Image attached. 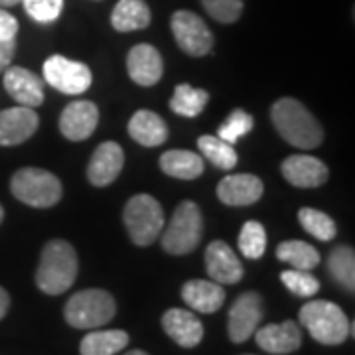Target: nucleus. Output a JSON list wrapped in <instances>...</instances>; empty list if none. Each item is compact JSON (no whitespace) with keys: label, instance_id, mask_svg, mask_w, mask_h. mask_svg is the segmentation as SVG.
Wrapping results in <instances>:
<instances>
[{"label":"nucleus","instance_id":"1","mask_svg":"<svg viewBox=\"0 0 355 355\" xmlns=\"http://www.w3.org/2000/svg\"><path fill=\"white\" fill-rule=\"evenodd\" d=\"M270 119L280 137L292 146L312 150L324 140V130L316 116L292 97H282L275 103L270 109Z\"/></svg>","mask_w":355,"mask_h":355},{"label":"nucleus","instance_id":"2","mask_svg":"<svg viewBox=\"0 0 355 355\" xmlns=\"http://www.w3.org/2000/svg\"><path fill=\"white\" fill-rule=\"evenodd\" d=\"M77 254L76 249L67 241L53 239L50 241L40 257L36 270V284L42 292L58 296L73 286L77 279Z\"/></svg>","mask_w":355,"mask_h":355},{"label":"nucleus","instance_id":"3","mask_svg":"<svg viewBox=\"0 0 355 355\" xmlns=\"http://www.w3.org/2000/svg\"><path fill=\"white\" fill-rule=\"evenodd\" d=\"M300 324L316 342L324 345H340L349 336V322L343 310L328 300H312L300 308Z\"/></svg>","mask_w":355,"mask_h":355},{"label":"nucleus","instance_id":"4","mask_svg":"<svg viewBox=\"0 0 355 355\" xmlns=\"http://www.w3.org/2000/svg\"><path fill=\"white\" fill-rule=\"evenodd\" d=\"M114 298L109 292L101 288H87L76 292L67 300L64 316L65 322L77 330H95L109 324L114 318Z\"/></svg>","mask_w":355,"mask_h":355},{"label":"nucleus","instance_id":"5","mask_svg":"<svg viewBox=\"0 0 355 355\" xmlns=\"http://www.w3.org/2000/svg\"><path fill=\"white\" fill-rule=\"evenodd\" d=\"M203 217L200 205L182 202L176 207L162 235V247L170 254H188L198 249L202 241Z\"/></svg>","mask_w":355,"mask_h":355},{"label":"nucleus","instance_id":"6","mask_svg":"<svg viewBox=\"0 0 355 355\" xmlns=\"http://www.w3.org/2000/svg\"><path fill=\"white\" fill-rule=\"evenodd\" d=\"M125 225L135 245L148 247L153 245L164 229V211L162 205L148 193L132 196L125 205Z\"/></svg>","mask_w":355,"mask_h":355},{"label":"nucleus","instance_id":"7","mask_svg":"<svg viewBox=\"0 0 355 355\" xmlns=\"http://www.w3.org/2000/svg\"><path fill=\"white\" fill-rule=\"evenodd\" d=\"M16 200L32 207H51L62 200V182L42 168H22L10 180Z\"/></svg>","mask_w":355,"mask_h":355},{"label":"nucleus","instance_id":"8","mask_svg":"<svg viewBox=\"0 0 355 355\" xmlns=\"http://www.w3.org/2000/svg\"><path fill=\"white\" fill-rule=\"evenodd\" d=\"M44 79L53 89L65 95H81L91 87V69L81 62L67 60L64 55H51L44 64Z\"/></svg>","mask_w":355,"mask_h":355},{"label":"nucleus","instance_id":"9","mask_svg":"<svg viewBox=\"0 0 355 355\" xmlns=\"http://www.w3.org/2000/svg\"><path fill=\"white\" fill-rule=\"evenodd\" d=\"M170 26L180 50L186 51L188 55L202 58L214 48V36L198 14L190 10H178L172 16Z\"/></svg>","mask_w":355,"mask_h":355},{"label":"nucleus","instance_id":"10","mask_svg":"<svg viewBox=\"0 0 355 355\" xmlns=\"http://www.w3.org/2000/svg\"><path fill=\"white\" fill-rule=\"evenodd\" d=\"M263 298L257 292H243L229 310L227 331L233 343L247 342L263 320Z\"/></svg>","mask_w":355,"mask_h":355},{"label":"nucleus","instance_id":"11","mask_svg":"<svg viewBox=\"0 0 355 355\" xmlns=\"http://www.w3.org/2000/svg\"><path fill=\"white\" fill-rule=\"evenodd\" d=\"M205 270L217 284H237L243 279V265L225 241H211L205 249Z\"/></svg>","mask_w":355,"mask_h":355},{"label":"nucleus","instance_id":"12","mask_svg":"<svg viewBox=\"0 0 355 355\" xmlns=\"http://www.w3.org/2000/svg\"><path fill=\"white\" fill-rule=\"evenodd\" d=\"M282 176L286 182L296 188H318L328 182V166L320 158L308 156V154H294L288 156L280 166Z\"/></svg>","mask_w":355,"mask_h":355},{"label":"nucleus","instance_id":"13","mask_svg":"<svg viewBox=\"0 0 355 355\" xmlns=\"http://www.w3.org/2000/svg\"><path fill=\"white\" fill-rule=\"evenodd\" d=\"M265 186L261 178L253 174H229L217 184V198L219 202L231 207H245L253 205L261 200Z\"/></svg>","mask_w":355,"mask_h":355},{"label":"nucleus","instance_id":"14","mask_svg":"<svg viewBox=\"0 0 355 355\" xmlns=\"http://www.w3.org/2000/svg\"><path fill=\"white\" fill-rule=\"evenodd\" d=\"M40 119L30 107H12L0 113V146L22 144L38 130Z\"/></svg>","mask_w":355,"mask_h":355},{"label":"nucleus","instance_id":"15","mask_svg":"<svg viewBox=\"0 0 355 355\" xmlns=\"http://www.w3.org/2000/svg\"><path fill=\"white\" fill-rule=\"evenodd\" d=\"M4 89L22 107L34 109L44 103V81L20 65L4 69Z\"/></svg>","mask_w":355,"mask_h":355},{"label":"nucleus","instance_id":"16","mask_svg":"<svg viewBox=\"0 0 355 355\" xmlns=\"http://www.w3.org/2000/svg\"><path fill=\"white\" fill-rule=\"evenodd\" d=\"M125 166V153L119 142H101L91 156L87 178L93 186H109L119 178Z\"/></svg>","mask_w":355,"mask_h":355},{"label":"nucleus","instance_id":"17","mask_svg":"<svg viewBox=\"0 0 355 355\" xmlns=\"http://www.w3.org/2000/svg\"><path fill=\"white\" fill-rule=\"evenodd\" d=\"M127 69L130 79L137 85L150 87L154 83H158L162 73H164L162 55L150 44H139L128 51Z\"/></svg>","mask_w":355,"mask_h":355},{"label":"nucleus","instance_id":"18","mask_svg":"<svg viewBox=\"0 0 355 355\" xmlns=\"http://www.w3.org/2000/svg\"><path fill=\"white\" fill-rule=\"evenodd\" d=\"M99 123V109L91 101L69 103L60 116V130L65 139L85 140L93 135Z\"/></svg>","mask_w":355,"mask_h":355},{"label":"nucleus","instance_id":"19","mask_svg":"<svg viewBox=\"0 0 355 355\" xmlns=\"http://www.w3.org/2000/svg\"><path fill=\"white\" fill-rule=\"evenodd\" d=\"M253 336L261 349L275 355L292 354L302 345V331L292 320H286L282 324H268L261 330L257 328Z\"/></svg>","mask_w":355,"mask_h":355},{"label":"nucleus","instance_id":"20","mask_svg":"<svg viewBox=\"0 0 355 355\" xmlns=\"http://www.w3.org/2000/svg\"><path fill=\"white\" fill-rule=\"evenodd\" d=\"M162 328L170 336V340H174L180 347L191 349L203 340L202 322L190 310L170 308L162 316Z\"/></svg>","mask_w":355,"mask_h":355},{"label":"nucleus","instance_id":"21","mask_svg":"<svg viewBox=\"0 0 355 355\" xmlns=\"http://www.w3.org/2000/svg\"><path fill=\"white\" fill-rule=\"evenodd\" d=\"M182 298L191 310L202 314H214L225 302L223 284L214 280H188L182 286Z\"/></svg>","mask_w":355,"mask_h":355},{"label":"nucleus","instance_id":"22","mask_svg":"<svg viewBox=\"0 0 355 355\" xmlns=\"http://www.w3.org/2000/svg\"><path fill=\"white\" fill-rule=\"evenodd\" d=\"M128 135L142 146H160L168 140V127L164 119L153 111H137L128 123Z\"/></svg>","mask_w":355,"mask_h":355},{"label":"nucleus","instance_id":"23","mask_svg":"<svg viewBox=\"0 0 355 355\" xmlns=\"http://www.w3.org/2000/svg\"><path fill=\"white\" fill-rule=\"evenodd\" d=\"M116 32H135L150 24V8L144 0H119L111 14Z\"/></svg>","mask_w":355,"mask_h":355},{"label":"nucleus","instance_id":"24","mask_svg":"<svg viewBox=\"0 0 355 355\" xmlns=\"http://www.w3.org/2000/svg\"><path fill=\"white\" fill-rule=\"evenodd\" d=\"M160 168L164 174L178 180H196L202 176L203 158L190 150H168L160 156Z\"/></svg>","mask_w":355,"mask_h":355},{"label":"nucleus","instance_id":"25","mask_svg":"<svg viewBox=\"0 0 355 355\" xmlns=\"http://www.w3.org/2000/svg\"><path fill=\"white\" fill-rule=\"evenodd\" d=\"M128 345V334L123 330H99L87 334L81 345V355H114Z\"/></svg>","mask_w":355,"mask_h":355},{"label":"nucleus","instance_id":"26","mask_svg":"<svg viewBox=\"0 0 355 355\" xmlns=\"http://www.w3.org/2000/svg\"><path fill=\"white\" fill-rule=\"evenodd\" d=\"M277 259L298 270H312L320 265V253L316 251V247L296 239L280 243L277 247Z\"/></svg>","mask_w":355,"mask_h":355},{"label":"nucleus","instance_id":"27","mask_svg":"<svg viewBox=\"0 0 355 355\" xmlns=\"http://www.w3.org/2000/svg\"><path fill=\"white\" fill-rule=\"evenodd\" d=\"M328 272L342 288L354 292L355 288V253L352 247L340 245L328 257Z\"/></svg>","mask_w":355,"mask_h":355},{"label":"nucleus","instance_id":"28","mask_svg":"<svg viewBox=\"0 0 355 355\" xmlns=\"http://www.w3.org/2000/svg\"><path fill=\"white\" fill-rule=\"evenodd\" d=\"M198 148H200L203 158H207L211 164L216 168H221V170H233L237 166V160H239L233 144L221 140L219 137L203 135L198 139Z\"/></svg>","mask_w":355,"mask_h":355},{"label":"nucleus","instance_id":"29","mask_svg":"<svg viewBox=\"0 0 355 355\" xmlns=\"http://www.w3.org/2000/svg\"><path fill=\"white\" fill-rule=\"evenodd\" d=\"M207 101H209L207 91L182 83V85H178L172 99H170V109L182 116H198L205 109Z\"/></svg>","mask_w":355,"mask_h":355},{"label":"nucleus","instance_id":"30","mask_svg":"<svg viewBox=\"0 0 355 355\" xmlns=\"http://www.w3.org/2000/svg\"><path fill=\"white\" fill-rule=\"evenodd\" d=\"M298 221L304 227L306 233H310L312 237H316L320 241H331L338 233L334 219L326 216L324 211L314 209V207H302L298 211Z\"/></svg>","mask_w":355,"mask_h":355},{"label":"nucleus","instance_id":"31","mask_svg":"<svg viewBox=\"0 0 355 355\" xmlns=\"http://www.w3.org/2000/svg\"><path fill=\"white\" fill-rule=\"evenodd\" d=\"M266 249V231L259 221H247L239 233V251L247 259H261Z\"/></svg>","mask_w":355,"mask_h":355},{"label":"nucleus","instance_id":"32","mask_svg":"<svg viewBox=\"0 0 355 355\" xmlns=\"http://www.w3.org/2000/svg\"><path fill=\"white\" fill-rule=\"evenodd\" d=\"M254 127V121L251 114L247 113V111H243V109H235V111H231L227 119H225V123L219 127L217 130V137L221 140H225L229 144H235L237 140L243 139L245 135H249Z\"/></svg>","mask_w":355,"mask_h":355},{"label":"nucleus","instance_id":"33","mask_svg":"<svg viewBox=\"0 0 355 355\" xmlns=\"http://www.w3.org/2000/svg\"><path fill=\"white\" fill-rule=\"evenodd\" d=\"M282 284L296 296L310 298L320 291V280L310 275V270H298V268H288L284 272H280Z\"/></svg>","mask_w":355,"mask_h":355},{"label":"nucleus","instance_id":"34","mask_svg":"<svg viewBox=\"0 0 355 355\" xmlns=\"http://www.w3.org/2000/svg\"><path fill=\"white\" fill-rule=\"evenodd\" d=\"M205 12L221 24L237 22L243 12V0H202Z\"/></svg>","mask_w":355,"mask_h":355},{"label":"nucleus","instance_id":"35","mask_svg":"<svg viewBox=\"0 0 355 355\" xmlns=\"http://www.w3.org/2000/svg\"><path fill=\"white\" fill-rule=\"evenodd\" d=\"M26 12L40 24H48L58 20L64 8V0H22Z\"/></svg>","mask_w":355,"mask_h":355},{"label":"nucleus","instance_id":"36","mask_svg":"<svg viewBox=\"0 0 355 355\" xmlns=\"http://www.w3.org/2000/svg\"><path fill=\"white\" fill-rule=\"evenodd\" d=\"M16 34H18V20L12 14L0 8V42L16 40Z\"/></svg>","mask_w":355,"mask_h":355},{"label":"nucleus","instance_id":"37","mask_svg":"<svg viewBox=\"0 0 355 355\" xmlns=\"http://www.w3.org/2000/svg\"><path fill=\"white\" fill-rule=\"evenodd\" d=\"M14 53H16V40L0 42V73H4L6 67H10Z\"/></svg>","mask_w":355,"mask_h":355},{"label":"nucleus","instance_id":"38","mask_svg":"<svg viewBox=\"0 0 355 355\" xmlns=\"http://www.w3.org/2000/svg\"><path fill=\"white\" fill-rule=\"evenodd\" d=\"M8 308H10V296H8V292L0 286V320L6 316Z\"/></svg>","mask_w":355,"mask_h":355},{"label":"nucleus","instance_id":"39","mask_svg":"<svg viewBox=\"0 0 355 355\" xmlns=\"http://www.w3.org/2000/svg\"><path fill=\"white\" fill-rule=\"evenodd\" d=\"M22 0H0V6H4V8H10V6H16V4H20Z\"/></svg>","mask_w":355,"mask_h":355},{"label":"nucleus","instance_id":"40","mask_svg":"<svg viewBox=\"0 0 355 355\" xmlns=\"http://www.w3.org/2000/svg\"><path fill=\"white\" fill-rule=\"evenodd\" d=\"M125 355H148L146 352H142V349H132V352H128V354Z\"/></svg>","mask_w":355,"mask_h":355},{"label":"nucleus","instance_id":"41","mask_svg":"<svg viewBox=\"0 0 355 355\" xmlns=\"http://www.w3.org/2000/svg\"><path fill=\"white\" fill-rule=\"evenodd\" d=\"M2 219H4V209H2V205H0V223H2Z\"/></svg>","mask_w":355,"mask_h":355}]
</instances>
